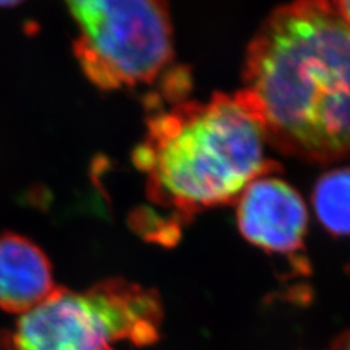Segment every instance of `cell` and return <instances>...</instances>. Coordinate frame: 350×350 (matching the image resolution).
Listing matches in <instances>:
<instances>
[{
    "instance_id": "6da1fadb",
    "label": "cell",
    "mask_w": 350,
    "mask_h": 350,
    "mask_svg": "<svg viewBox=\"0 0 350 350\" xmlns=\"http://www.w3.org/2000/svg\"><path fill=\"white\" fill-rule=\"evenodd\" d=\"M241 91L269 144L308 162L350 157V24L330 0H293L250 44Z\"/></svg>"
},
{
    "instance_id": "7a4b0ae2",
    "label": "cell",
    "mask_w": 350,
    "mask_h": 350,
    "mask_svg": "<svg viewBox=\"0 0 350 350\" xmlns=\"http://www.w3.org/2000/svg\"><path fill=\"white\" fill-rule=\"evenodd\" d=\"M267 139L245 96L215 94L152 114L136 150L152 204L174 213L178 226L199 212L238 202L257 178L278 165L266 157Z\"/></svg>"
},
{
    "instance_id": "5b68a950",
    "label": "cell",
    "mask_w": 350,
    "mask_h": 350,
    "mask_svg": "<svg viewBox=\"0 0 350 350\" xmlns=\"http://www.w3.org/2000/svg\"><path fill=\"white\" fill-rule=\"evenodd\" d=\"M238 226L253 245L276 254H293L304 245L308 212L289 184L261 177L238 199Z\"/></svg>"
},
{
    "instance_id": "277c9868",
    "label": "cell",
    "mask_w": 350,
    "mask_h": 350,
    "mask_svg": "<svg viewBox=\"0 0 350 350\" xmlns=\"http://www.w3.org/2000/svg\"><path fill=\"white\" fill-rule=\"evenodd\" d=\"M105 321L85 292L57 288L18 320L15 350H113Z\"/></svg>"
},
{
    "instance_id": "3957f363",
    "label": "cell",
    "mask_w": 350,
    "mask_h": 350,
    "mask_svg": "<svg viewBox=\"0 0 350 350\" xmlns=\"http://www.w3.org/2000/svg\"><path fill=\"white\" fill-rule=\"evenodd\" d=\"M79 34L73 53L83 75L113 91L157 82L174 60L165 0H66Z\"/></svg>"
},
{
    "instance_id": "8992f818",
    "label": "cell",
    "mask_w": 350,
    "mask_h": 350,
    "mask_svg": "<svg viewBox=\"0 0 350 350\" xmlns=\"http://www.w3.org/2000/svg\"><path fill=\"white\" fill-rule=\"evenodd\" d=\"M85 293L101 314L113 342L140 347L161 338L163 305L158 292L124 279H107Z\"/></svg>"
},
{
    "instance_id": "8fae6325",
    "label": "cell",
    "mask_w": 350,
    "mask_h": 350,
    "mask_svg": "<svg viewBox=\"0 0 350 350\" xmlns=\"http://www.w3.org/2000/svg\"><path fill=\"white\" fill-rule=\"evenodd\" d=\"M22 0H0V6L3 8H9V6H15L18 3H21Z\"/></svg>"
},
{
    "instance_id": "9c48e42d",
    "label": "cell",
    "mask_w": 350,
    "mask_h": 350,
    "mask_svg": "<svg viewBox=\"0 0 350 350\" xmlns=\"http://www.w3.org/2000/svg\"><path fill=\"white\" fill-rule=\"evenodd\" d=\"M333 5L350 24V0H333Z\"/></svg>"
},
{
    "instance_id": "52a82bcc",
    "label": "cell",
    "mask_w": 350,
    "mask_h": 350,
    "mask_svg": "<svg viewBox=\"0 0 350 350\" xmlns=\"http://www.w3.org/2000/svg\"><path fill=\"white\" fill-rule=\"evenodd\" d=\"M57 288L51 261L34 241L0 234V310L22 315Z\"/></svg>"
},
{
    "instance_id": "ba28073f",
    "label": "cell",
    "mask_w": 350,
    "mask_h": 350,
    "mask_svg": "<svg viewBox=\"0 0 350 350\" xmlns=\"http://www.w3.org/2000/svg\"><path fill=\"white\" fill-rule=\"evenodd\" d=\"M314 209L328 232L350 235V168L333 170L317 181Z\"/></svg>"
},
{
    "instance_id": "30bf717a",
    "label": "cell",
    "mask_w": 350,
    "mask_h": 350,
    "mask_svg": "<svg viewBox=\"0 0 350 350\" xmlns=\"http://www.w3.org/2000/svg\"><path fill=\"white\" fill-rule=\"evenodd\" d=\"M333 350H350V332L343 333L333 345Z\"/></svg>"
}]
</instances>
